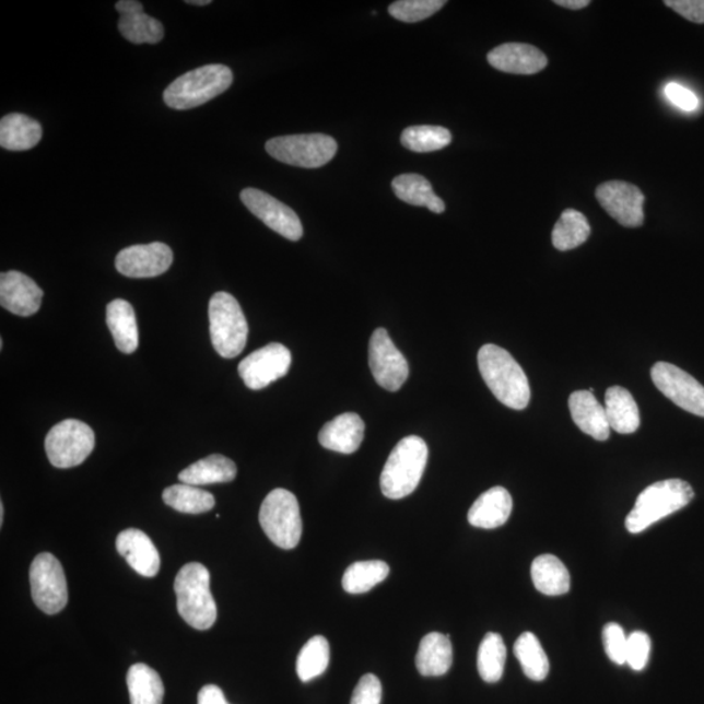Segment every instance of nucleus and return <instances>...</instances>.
<instances>
[{"mask_svg":"<svg viewBox=\"0 0 704 704\" xmlns=\"http://www.w3.org/2000/svg\"><path fill=\"white\" fill-rule=\"evenodd\" d=\"M478 365L486 387L501 403L513 410L527 408L531 398L530 384L509 352L496 344H484L479 350Z\"/></svg>","mask_w":704,"mask_h":704,"instance_id":"1","label":"nucleus"},{"mask_svg":"<svg viewBox=\"0 0 704 704\" xmlns=\"http://www.w3.org/2000/svg\"><path fill=\"white\" fill-rule=\"evenodd\" d=\"M174 590L180 618L198 631H208L216 621V606L211 591V573L199 563L183 566Z\"/></svg>","mask_w":704,"mask_h":704,"instance_id":"2","label":"nucleus"},{"mask_svg":"<svg viewBox=\"0 0 704 704\" xmlns=\"http://www.w3.org/2000/svg\"><path fill=\"white\" fill-rule=\"evenodd\" d=\"M429 446L418 436L404 437L390 453L382 472L380 485L385 497L401 500L410 496L421 483Z\"/></svg>","mask_w":704,"mask_h":704,"instance_id":"3","label":"nucleus"},{"mask_svg":"<svg viewBox=\"0 0 704 704\" xmlns=\"http://www.w3.org/2000/svg\"><path fill=\"white\" fill-rule=\"evenodd\" d=\"M694 498L692 485L681 479L661 480L647 486L636 498L625 526L631 533L647 530L660 519L682 509Z\"/></svg>","mask_w":704,"mask_h":704,"instance_id":"4","label":"nucleus"},{"mask_svg":"<svg viewBox=\"0 0 704 704\" xmlns=\"http://www.w3.org/2000/svg\"><path fill=\"white\" fill-rule=\"evenodd\" d=\"M234 74L222 64H209L189 71L166 87L164 101L174 110H189L209 103L232 86Z\"/></svg>","mask_w":704,"mask_h":704,"instance_id":"5","label":"nucleus"},{"mask_svg":"<svg viewBox=\"0 0 704 704\" xmlns=\"http://www.w3.org/2000/svg\"><path fill=\"white\" fill-rule=\"evenodd\" d=\"M213 348L222 357L233 359L245 350L248 324L240 304L232 294L216 293L209 303Z\"/></svg>","mask_w":704,"mask_h":704,"instance_id":"6","label":"nucleus"},{"mask_svg":"<svg viewBox=\"0 0 704 704\" xmlns=\"http://www.w3.org/2000/svg\"><path fill=\"white\" fill-rule=\"evenodd\" d=\"M267 537L282 550L300 544L303 531L300 503L294 493L277 489L268 494L259 514Z\"/></svg>","mask_w":704,"mask_h":704,"instance_id":"7","label":"nucleus"},{"mask_svg":"<svg viewBox=\"0 0 704 704\" xmlns=\"http://www.w3.org/2000/svg\"><path fill=\"white\" fill-rule=\"evenodd\" d=\"M267 152L282 164L317 168L335 159L337 141L324 133L290 134L270 139Z\"/></svg>","mask_w":704,"mask_h":704,"instance_id":"8","label":"nucleus"},{"mask_svg":"<svg viewBox=\"0 0 704 704\" xmlns=\"http://www.w3.org/2000/svg\"><path fill=\"white\" fill-rule=\"evenodd\" d=\"M94 444L96 436L90 425L67 419L47 433L45 450L54 467L71 469L92 455Z\"/></svg>","mask_w":704,"mask_h":704,"instance_id":"9","label":"nucleus"},{"mask_svg":"<svg viewBox=\"0 0 704 704\" xmlns=\"http://www.w3.org/2000/svg\"><path fill=\"white\" fill-rule=\"evenodd\" d=\"M32 598L40 611L57 614L69 602V587L59 560L49 552L33 560L30 571Z\"/></svg>","mask_w":704,"mask_h":704,"instance_id":"10","label":"nucleus"},{"mask_svg":"<svg viewBox=\"0 0 704 704\" xmlns=\"http://www.w3.org/2000/svg\"><path fill=\"white\" fill-rule=\"evenodd\" d=\"M652 378L670 401L690 414L704 418V387L688 372L667 362L656 363Z\"/></svg>","mask_w":704,"mask_h":704,"instance_id":"11","label":"nucleus"},{"mask_svg":"<svg viewBox=\"0 0 704 704\" xmlns=\"http://www.w3.org/2000/svg\"><path fill=\"white\" fill-rule=\"evenodd\" d=\"M369 368L376 383L389 391H398L409 378V363L384 328L371 337Z\"/></svg>","mask_w":704,"mask_h":704,"instance_id":"12","label":"nucleus"},{"mask_svg":"<svg viewBox=\"0 0 704 704\" xmlns=\"http://www.w3.org/2000/svg\"><path fill=\"white\" fill-rule=\"evenodd\" d=\"M240 200L248 211L266 223L273 232L289 240L302 239L303 226L300 216L286 204L256 188L243 189Z\"/></svg>","mask_w":704,"mask_h":704,"instance_id":"13","label":"nucleus"},{"mask_svg":"<svg viewBox=\"0 0 704 704\" xmlns=\"http://www.w3.org/2000/svg\"><path fill=\"white\" fill-rule=\"evenodd\" d=\"M597 199L601 208L621 226L640 227L645 222V195L631 183H602L597 188Z\"/></svg>","mask_w":704,"mask_h":704,"instance_id":"14","label":"nucleus"},{"mask_svg":"<svg viewBox=\"0 0 704 704\" xmlns=\"http://www.w3.org/2000/svg\"><path fill=\"white\" fill-rule=\"evenodd\" d=\"M290 365V350L281 343H270L243 359L238 372L247 388L261 390L286 376Z\"/></svg>","mask_w":704,"mask_h":704,"instance_id":"15","label":"nucleus"},{"mask_svg":"<svg viewBox=\"0 0 704 704\" xmlns=\"http://www.w3.org/2000/svg\"><path fill=\"white\" fill-rule=\"evenodd\" d=\"M174 261L171 247L155 242L151 245L131 246L121 249L115 260L120 274L130 279H153L167 272Z\"/></svg>","mask_w":704,"mask_h":704,"instance_id":"16","label":"nucleus"},{"mask_svg":"<svg viewBox=\"0 0 704 704\" xmlns=\"http://www.w3.org/2000/svg\"><path fill=\"white\" fill-rule=\"evenodd\" d=\"M44 291L28 275L11 270L0 275V304L11 314L28 317L38 313Z\"/></svg>","mask_w":704,"mask_h":704,"instance_id":"17","label":"nucleus"},{"mask_svg":"<svg viewBox=\"0 0 704 704\" xmlns=\"http://www.w3.org/2000/svg\"><path fill=\"white\" fill-rule=\"evenodd\" d=\"M117 550L134 572L142 577L152 578L159 574L161 558L157 548L145 532L137 528L121 531L117 538Z\"/></svg>","mask_w":704,"mask_h":704,"instance_id":"18","label":"nucleus"},{"mask_svg":"<svg viewBox=\"0 0 704 704\" xmlns=\"http://www.w3.org/2000/svg\"><path fill=\"white\" fill-rule=\"evenodd\" d=\"M489 63L501 72L533 74L543 71L548 59L538 47L527 44H504L489 54Z\"/></svg>","mask_w":704,"mask_h":704,"instance_id":"19","label":"nucleus"},{"mask_svg":"<svg viewBox=\"0 0 704 704\" xmlns=\"http://www.w3.org/2000/svg\"><path fill=\"white\" fill-rule=\"evenodd\" d=\"M365 425L355 412H347L325 424L318 433V442L325 449L352 455L363 443Z\"/></svg>","mask_w":704,"mask_h":704,"instance_id":"20","label":"nucleus"},{"mask_svg":"<svg viewBox=\"0 0 704 704\" xmlns=\"http://www.w3.org/2000/svg\"><path fill=\"white\" fill-rule=\"evenodd\" d=\"M568 409L575 424L586 435L598 442H607L611 426H609L606 409L595 398L594 392L578 390L568 398Z\"/></svg>","mask_w":704,"mask_h":704,"instance_id":"21","label":"nucleus"},{"mask_svg":"<svg viewBox=\"0 0 704 704\" xmlns=\"http://www.w3.org/2000/svg\"><path fill=\"white\" fill-rule=\"evenodd\" d=\"M513 511V498L511 493L503 486L493 489L480 494L469 511V523L473 527L493 530L504 526L511 518Z\"/></svg>","mask_w":704,"mask_h":704,"instance_id":"22","label":"nucleus"},{"mask_svg":"<svg viewBox=\"0 0 704 704\" xmlns=\"http://www.w3.org/2000/svg\"><path fill=\"white\" fill-rule=\"evenodd\" d=\"M416 668L425 677H439L453 665V646L448 635L430 633L424 636L416 654Z\"/></svg>","mask_w":704,"mask_h":704,"instance_id":"23","label":"nucleus"},{"mask_svg":"<svg viewBox=\"0 0 704 704\" xmlns=\"http://www.w3.org/2000/svg\"><path fill=\"white\" fill-rule=\"evenodd\" d=\"M43 138V127L28 115L13 113L0 121V145L12 152L30 151Z\"/></svg>","mask_w":704,"mask_h":704,"instance_id":"24","label":"nucleus"},{"mask_svg":"<svg viewBox=\"0 0 704 704\" xmlns=\"http://www.w3.org/2000/svg\"><path fill=\"white\" fill-rule=\"evenodd\" d=\"M107 327L110 329L114 342L125 354H132L139 348V328L137 315L130 303L115 300L106 309Z\"/></svg>","mask_w":704,"mask_h":704,"instance_id":"25","label":"nucleus"},{"mask_svg":"<svg viewBox=\"0 0 704 704\" xmlns=\"http://www.w3.org/2000/svg\"><path fill=\"white\" fill-rule=\"evenodd\" d=\"M606 412L609 426L621 435H631L640 429L641 416L632 392L621 387L606 392Z\"/></svg>","mask_w":704,"mask_h":704,"instance_id":"26","label":"nucleus"},{"mask_svg":"<svg viewBox=\"0 0 704 704\" xmlns=\"http://www.w3.org/2000/svg\"><path fill=\"white\" fill-rule=\"evenodd\" d=\"M236 465L232 459L213 455L198 460L179 473L181 483L189 485H208L233 482L236 477Z\"/></svg>","mask_w":704,"mask_h":704,"instance_id":"27","label":"nucleus"},{"mask_svg":"<svg viewBox=\"0 0 704 704\" xmlns=\"http://www.w3.org/2000/svg\"><path fill=\"white\" fill-rule=\"evenodd\" d=\"M391 187L397 198L404 201L406 204L425 207L436 214L445 212V202L433 191L430 180L422 175H399L392 180Z\"/></svg>","mask_w":704,"mask_h":704,"instance_id":"28","label":"nucleus"},{"mask_svg":"<svg viewBox=\"0 0 704 704\" xmlns=\"http://www.w3.org/2000/svg\"><path fill=\"white\" fill-rule=\"evenodd\" d=\"M531 577L535 588L548 597H559L571 590V574L553 554H541L533 560Z\"/></svg>","mask_w":704,"mask_h":704,"instance_id":"29","label":"nucleus"},{"mask_svg":"<svg viewBox=\"0 0 704 704\" xmlns=\"http://www.w3.org/2000/svg\"><path fill=\"white\" fill-rule=\"evenodd\" d=\"M128 692L131 704H162L165 688L161 677L146 665H134L127 674Z\"/></svg>","mask_w":704,"mask_h":704,"instance_id":"30","label":"nucleus"},{"mask_svg":"<svg viewBox=\"0 0 704 704\" xmlns=\"http://www.w3.org/2000/svg\"><path fill=\"white\" fill-rule=\"evenodd\" d=\"M390 567L384 561H357L343 574V590L349 594H364L388 578Z\"/></svg>","mask_w":704,"mask_h":704,"instance_id":"31","label":"nucleus"},{"mask_svg":"<svg viewBox=\"0 0 704 704\" xmlns=\"http://www.w3.org/2000/svg\"><path fill=\"white\" fill-rule=\"evenodd\" d=\"M591 234V226L585 214L575 209H566L561 214L552 232V243L559 250H571L584 245Z\"/></svg>","mask_w":704,"mask_h":704,"instance_id":"32","label":"nucleus"},{"mask_svg":"<svg viewBox=\"0 0 704 704\" xmlns=\"http://www.w3.org/2000/svg\"><path fill=\"white\" fill-rule=\"evenodd\" d=\"M162 498L174 511L186 514L207 513L215 505L212 493L185 483L168 486L162 494Z\"/></svg>","mask_w":704,"mask_h":704,"instance_id":"33","label":"nucleus"},{"mask_svg":"<svg viewBox=\"0 0 704 704\" xmlns=\"http://www.w3.org/2000/svg\"><path fill=\"white\" fill-rule=\"evenodd\" d=\"M514 654L525 674L532 681H543L550 673V660L532 633H524L514 645Z\"/></svg>","mask_w":704,"mask_h":704,"instance_id":"34","label":"nucleus"},{"mask_svg":"<svg viewBox=\"0 0 704 704\" xmlns=\"http://www.w3.org/2000/svg\"><path fill=\"white\" fill-rule=\"evenodd\" d=\"M506 662V646L497 633H489L480 643L478 652V670L485 682L494 683L504 674Z\"/></svg>","mask_w":704,"mask_h":704,"instance_id":"35","label":"nucleus"},{"mask_svg":"<svg viewBox=\"0 0 704 704\" xmlns=\"http://www.w3.org/2000/svg\"><path fill=\"white\" fill-rule=\"evenodd\" d=\"M329 661V642L322 635H316L303 646L302 652L297 655L296 673L303 682L313 681L328 669Z\"/></svg>","mask_w":704,"mask_h":704,"instance_id":"36","label":"nucleus"},{"mask_svg":"<svg viewBox=\"0 0 704 704\" xmlns=\"http://www.w3.org/2000/svg\"><path fill=\"white\" fill-rule=\"evenodd\" d=\"M401 142L411 152H437L450 144L451 133L439 126H412L402 132Z\"/></svg>","mask_w":704,"mask_h":704,"instance_id":"37","label":"nucleus"},{"mask_svg":"<svg viewBox=\"0 0 704 704\" xmlns=\"http://www.w3.org/2000/svg\"><path fill=\"white\" fill-rule=\"evenodd\" d=\"M121 35L132 44H159L164 39L165 31L157 19L139 13L133 16H121L118 23Z\"/></svg>","mask_w":704,"mask_h":704,"instance_id":"38","label":"nucleus"},{"mask_svg":"<svg viewBox=\"0 0 704 704\" xmlns=\"http://www.w3.org/2000/svg\"><path fill=\"white\" fill-rule=\"evenodd\" d=\"M445 4L444 0H399L389 5V13L399 22L418 23L435 15Z\"/></svg>","mask_w":704,"mask_h":704,"instance_id":"39","label":"nucleus"},{"mask_svg":"<svg viewBox=\"0 0 704 704\" xmlns=\"http://www.w3.org/2000/svg\"><path fill=\"white\" fill-rule=\"evenodd\" d=\"M602 642H605L608 658L615 665H626L627 635L619 624H608L602 631Z\"/></svg>","mask_w":704,"mask_h":704,"instance_id":"40","label":"nucleus"},{"mask_svg":"<svg viewBox=\"0 0 704 704\" xmlns=\"http://www.w3.org/2000/svg\"><path fill=\"white\" fill-rule=\"evenodd\" d=\"M652 653V640L648 634L634 632L627 635L626 665L634 670L645 669Z\"/></svg>","mask_w":704,"mask_h":704,"instance_id":"41","label":"nucleus"},{"mask_svg":"<svg viewBox=\"0 0 704 704\" xmlns=\"http://www.w3.org/2000/svg\"><path fill=\"white\" fill-rule=\"evenodd\" d=\"M383 685L375 674H364L359 680L350 704H380Z\"/></svg>","mask_w":704,"mask_h":704,"instance_id":"42","label":"nucleus"},{"mask_svg":"<svg viewBox=\"0 0 704 704\" xmlns=\"http://www.w3.org/2000/svg\"><path fill=\"white\" fill-rule=\"evenodd\" d=\"M666 96L674 106L683 112H694L700 107V98L695 93L679 83H669L666 86Z\"/></svg>","mask_w":704,"mask_h":704,"instance_id":"43","label":"nucleus"},{"mask_svg":"<svg viewBox=\"0 0 704 704\" xmlns=\"http://www.w3.org/2000/svg\"><path fill=\"white\" fill-rule=\"evenodd\" d=\"M665 4L689 22L704 24V0H667Z\"/></svg>","mask_w":704,"mask_h":704,"instance_id":"44","label":"nucleus"},{"mask_svg":"<svg viewBox=\"0 0 704 704\" xmlns=\"http://www.w3.org/2000/svg\"><path fill=\"white\" fill-rule=\"evenodd\" d=\"M198 704H230L225 694L216 685H207L200 690Z\"/></svg>","mask_w":704,"mask_h":704,"instance_id":"45","label":"nucleus"},{"mask_svg":"<svg viewBox=\"0 0 704 704\" xmlns=\"http://www.w3.org/2000/svg\"><path fill=\"white\" fill-rule=\"evenodd\" d=\"M115 9L120 13L121 16H133V15H139V13H144L142 12V4L140 2H137V0H120L117 4H115Z\"/></svg>","mask_w":704,"mask_h":704,"instance_id":"46","label":"nucleus"},{"mask_svg":"<svg viewBox=\"0 0 704 704\" xmlns=\"http://www.w3.org/2000/svg\"><path fill=\"white\" fill-rule=\"evenodd\" d=\"M554 4L564 7L567 10H582L586 9L587 5H590V0H554Z\"/></svg>","mask_w":704,"mask_h":704,"instance_id":"47","label":"nucleus"},{"mask_svg":"<svg viewBox=\"0 0 704 704\" xmlns=\"http://www.w3.org/2000/svg\"><path fill=\"white\" fill-rule=\"evenodd\" d=\"M187 4H192V5H208L211 4V0H187Z\"/></svg>","mask_w":704,"mask_h":704,"instance_id":"48","label":"nucleus"},{"mask_svg":"<svg viewBox=\"0 0 704 704\" xmlns=\"http://www.w3.org/2000/svg\"><path fill=\"white\" fill-rule=\"evenodd\" d=\"M4 520V506L3 504H0V525H3Z\"/></svg>","mask_w":704,"mask_h":704,"instance_id":"49","label":"nucleus"}]
</instances>
